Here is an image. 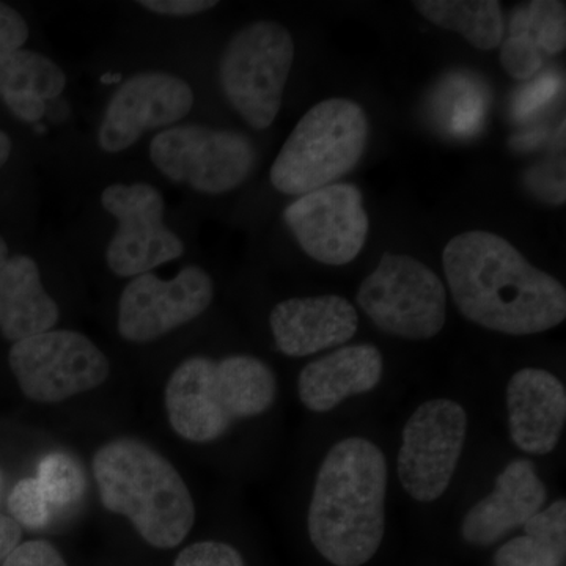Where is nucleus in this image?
<instances>
[{"label":"nucleus","mask_w":566,"mask_h":566,"mask_svg":"<svg viewBox=\"0 0 566 566\" xmlns=\"http://www.w3.org/2000/svg\"><path fill=\"white\" fill-rule=\"evenodd\" d=\"M29 39V25L20 11L0 2V59L22 50Z\"/></svg>","instance_id":"obj_29"},{"label":"nucleus","mask_w":566,"mask_h":566,"mask_svg":"<svg viewBox=\"0 0 566 566\" xmlns=\"http://www.w3.org/2000/svg\"><path fill=\"white\" fill-rule=\"evenodd\" d=\"M7 505L20 526L40 531L51 521L52 504L36 476L22 479L10 491Z\"/></svg>","instance_id":"obj_25"},{"label":"nucleus","mask_w":566,"mask_h":566,"mask_svg":"<svg viewBox=\"0 0 566 566\" xmlns=\"http://www.w3.org/2000/svg\"><path fill=\"white\" fill-rule=\"evenodd\" d=\"M59 318L61 311L44 290L35 260L9 256L0 268V334L17 344L51 331Z\"/></svg>","instance_id":"obj_20"},{"label":"nucleus","mask_w":566,"mask_h":566,"mask_svg":"<svg viewBox=\"0 0 566 566\" xmlns=\"http://www.w3.org/2000/svg\"><path fill=\"white\" fill-rule=\"evenodd\" d=\"M415 6L424 20L460 33L475 50H495L504 40V11L495 0H422Z\"/></svg>","instance_id":"obj_22"},{"label":"nucleus","mask_w":566,"mask_h":566,"mask_svg":"<svg viewBox=\"0 0 566 566\" xmlns=\"http://www.w3.org/2000/svg\"><path fill=\"white\" fill-rule=\"evenodd\" d=\"M11 148H13V144H11L9 134L0 132V169L9 161Z\"/></svg>","instance_id":"obj_33"},{"label":"nucleus","mask_w":566,"mask_h":566,"mask_svg":"<svg viewBox=\"0 0 566 566\" xmlns=\"http://www.w3.org/2000/svg\"><path fill=\"white\" fill-rule=\"evenodd\" d=\"M2 566H69L62 554L44 539L22 543L7 557Z\"/></svg>","instance_id":"obj_28"},{"label":"nucleus","mask_w":566,"mask_h":566,"mask_svg":"<svg viewBox=\"0 0 566 566\" xmlns=\"http://www.w3.org/2000/svg\"><path fill=\"white\" fill-rule=\"evenodd\" d=\"M22 528L11 516L0 513V565L21 545Z\"/></svg>","instance_id":"obj_32"},{"label":"nucleus","mask_w":566,"mask_h":566,"mask_svg":"<svg viewBox=\"0 0 566 566\" xmlns=\"http://www.w3.org/2000/svg\"><path fill=\"white\" fill-rule=\"evenodd\" d=\"M174 566H245L241 554L222 542H200L182 549Z\"/></svg>","instance_id":"obj_26"},{"label":"nucleus","mask_w":566,"mask_h":566,"mask_svg":"<svg viewBox=\"0 0 566 566\" xmlns=\"http://www.w3.org/2000/svg\"><path fill=\"white\" fill-rule=\"evenodd\" d=\"M142 9L161 14V17H196L218 7L216 0H142Z\"/></svg>","instance_id":"obj_30"},{"label":"nucleus","mask_w":566,"mask_h":566,"mask_svg":"<svg viewBox=\"0 0 566 566\" xmlns=\"http://www.w3.org/2000/svg\"><path fill=\"white\" fill-rule=\"evenodd\" d=\"M214 283L199 266L182 268L170 281L147 273L134 277L118 301L117 327L132 344H150L208 311Z\"/></svg>","instance_id":"obj_13"},{"label":"nucleus","mask_w":566,"mask_h":566,"mask_svg":"<svg viewBox=\"0 0 566 566\" xmlns=\"http://www.w3.org/2000/svg\"><path fill=\"white\" fill-rule=\"evenodd\" d=\"M527 185L536 196L542 197L546 202L565 203L564 177H557L553 170H547V166L543 169H534V172L527 175Z\"/></svg>","instance_id":"obj_31"},{"label":"nucleus","mask_w":566,"mask_h":566,"mask_svg":"<svg viewBox=\"0 0 566 566\" xmlns=\"http://www.w3.org/2000/svg\"><path fill=\"white\" fill-rule=\"evenodd\" d=\"M442 266L465 319L505 335L546 333L566 318V290L501 234L471 230L442 252Z\"/></svg>","instance_id":"obj_1"},{"label":"nucleus","mask_w":566,"mask_h":566,"mask_svg":"<svg viewBox=\"0 0 566 566\" xmlns=\"http://www.w3.org/2000/svg\"><path fill=\"white\" fill-rule=\"evenodd\" d=\"M526 535L499 547L495 566H562L566 554V502H554L524 524Z\"/></svg>","instance_id":"obj_23"},{"label":"nucleus","mask_w":566,"mask_h":566,"mask_svg":"<svg viewBox=\"0 0 566 566\" xmlns=\"http://www.w3.org/2000/svg\"><path fill=\"white\" fill-rule=\"evenodd\" d=\"M151 163L169 180L219 196L251 177L256 150L248 136L202 125H180L153 137Z\"/></svg>","instance_id":"obj_8"},{"label":"nucleus","mask_w":566,"mask_h":566,"mask_svg":"<svg viewBox=\"0 0 566 566\" xmlns=\"http://www.w3.org/2000/svg\"><path fill=\"white\" fill-rule=\"evenodd\" d=\"M104 210L117 222L106 262L118 277H137L185 253V244L164 222L163 193L148 182L107 186L102 193Z\"/></svg>","instance_id":"obj_10"},{"label":"nucleus","mask_w":566,"mask_h":566,"mask_svg":"<svg viewBox=\"0 0 566 566\" xmlns=\"http://www.w3.org/2000/svg\"><path fill=\"white\" fill-rule=\"evenodd\" d=\"M357 304L379 331L406 340H428L446 326V285L415 256L385 253L360 283Z\"/></svg>","instance_id":"obj_7"},{"label":"nucleus","mask_w":566,"mask_h":566,"mask_svg":"<svg viewBox=\"0 0 566 566\" xmlns=\"http://www.w3.org/2000/svg\"><path fill=\"white\" fill-rule=\"evenodd\" d=\"M270 326L279 352L305 357L352 340L359 316L354 305L338 294L292 297L271 311Z\"/></svg>","instance_id":"obj_15"},{"label":"nucleus","mask_w":566,"mask_h":566,"mask_svg":"<svg viewBox=\"0 0 566 566\" xmlns=\"http://www.w3.org/2000/svg\"><path fill=\"white\" fill-rule=\"evenodd\" d=\"M283 221L301 249L327 266L356 260L370 232L363 192L349 182H334L297 197L283 211Z\"/></svg>","instance_id":"obj_12"},{"label":"nucleus","mask_w":566,"mask_h":566,"mask_svg":"<svg viewBox=\"0 0 566 566\" xmlns=\"http://www.w3.org/2000/svg\"><path fill=\"white\" fill-rule=\"evenodd\" d=\"M387 463L368 439L353 436L324 457L308 505L312 545L334 566H363L386 532Z\"/></svg>","instance_id":"obj_2"},{"label":"nucleus","mask_w":566,"mask_h":566,"mask_svg":"<svg viewBox=\"0 0 566 566\" xmlns=\"http://www.w3.org/2000/svg\"><path fill=\"white\" fill-rule=\"evenodd\" d=\"M565 46V2L532 0L510 13L499 59L513 80L528 81L542 71L547 57L560 54Z\"/></svg>","instance_id":"obj_19"},{"label":"nucleus","mask_w":566,"mask_h":566,"mask_svg":"<svg viewBox=\"0 0 566 566\" xmlns=\"http://www.w3.org/2000/svg\"><path fill=\"white\" fill-rule=\"evenodd\" d=\"M275 395L274 371L259 357L234 354L212 360L193 356L170 375L164 403L175 433L185 441L208 444L238 420L264 415Z\"/></svg>","instance_id":"obj_4"},{"label":"nucleus","mask_w":566,"mask_h":566,"mask_svg":"<svg viewBox=\"0 0 566 566\" xmlns=\"http://www.w3.org/2000/svg\"><path fill=\"white\" fill-rule=\"evenodd\" d=\"M294 63V40L274 21H255L234 33L219 61V84L253 129L270 128L281 112Z\"/></svg>","instance_id":"obj_6"},{"label":"nucleus","mask_w":566,"mask_h":566,"mask_svg":"<svg viewBox=\"0 0 566 566\" xmlns=\"http://www.w3.org/2000/svg\"><path fill=\"white\" fill-rule=\"evenodd\" d=\"M385 359L375 345H352L312 360L297 379L308 411L329 412L353 395L370 392L381 381Z\"/></svg>","instance_id":"obj_18"},{"label":"nucleus","mask_w":566,"mask_h":566,"mask_svg":"<svg viewBox=\"0 0 566 566\" xmlns=\"http://www.w3.org/2000/svg\"><path fill=\"white\" fill-rule=\"evenodd\" d=\"M509 430L517 449L547 455L560 441L566 390L560 379L539 368L516 371L506 386Z\"/></svg>","instance_id":"obj_16"},{"label":"nucleus","mask_w":566,"mask_h":566,"mask_svg":"<svg viewBox=\"0 0 566 566\" xmlns=\"http://www.w3.org/2000/svg\"><path fill=\"white\" fill-rule=\"evenodd\" d=\"M9 364L22 394L46 405L98 389L111 374L106 354L87 335L66 329L17 342Z\"/></svg>","instance_id":"obj_9"},{"label":"nucleus","mask_w":566,"mask_h":566,"mask_svg":"<svg viewBox=\"0 0 566 566\" xmlns=\"http://www.w3.org/2000/svg\"><path fill=\"white\" fill-rule=\"evenodd\" d=\"M558 88H560V81L553 74H545L526 85L516 96L515 106H513L516 117H531L536 111L543 109L554 98Z\"/></svg>","instance_id":"obj_27"},{"label":"nucleus","mask_w":566,"mask_h":566,"mask_svg":"<svg viewBox=\"0 0 566 566\" xmlns=\"http://www.w3.org/2000/svg\"><path fill=\"white\" fill-rule=\"evenodd\" d=\"M546 499L545 483L536 474L534 463L512 461L495 480L493 493L465 513L461 535L469 545H494L513 528L524 526L542 510Z\"/></svg>","instance_id":"obj_17"},{"label":"nucleus","mask_w":566,"mask_h":566,"mask_svg":"<svg viewBox=\"0 0 566 566\" xmlns=\"http://www.w3.org/2000/svg\"><path fill=\"white\" fill-rule=\"evenodd\" d=\"M468 434L463 406L449 398L424 401L405 424L398 479L417 502H434L452 482Z\"/></svg>","instance_id":"obj_11"},{"label":"nucleus","mask_w":566,"mask_h":566,"mask_svg":"<svg viewBox=\"0 0 566 566\" xmlns=\"http://www.w3.org/2000/svg\"><path fill=\"white\" fill-rule=\"evenodd\" d=\"M3 488H6V476H3L2 469H0V497H2Z\"/></svg>","instance_id":"obj_35"},{"label":"nucleus","mask_w":566,"mask_h":566,"mask_svg":"<svg viewBox=\"0 0 566 566\" xmlns=\"http://www.w3.org/2000/svg\"><path fill=\"white\" fill-rule=\"evenodd\" d=\"M36 480L52 506L76 504L85 491V475L81 464L65 452L48 453L39 463Z\"/></svg>","instance_id":"obj_24"},{"label":"nucleus","mask_w":566,"mask_h":566,"mask_svg":"<svg viewBox=\"0 0 566 566\" xmlns=\"http://www.w3.org/2000/svg\"><path fill=\"white\" fill-rule=\"evenodd\" d=\"M65 87L61 66L40 52L20 50L0 59V98L22 122L41 120L48 103L57 99Z\"/></svg>","instance_id":"obj_21"},{"label":"nucleus","mask_w":566,"mask_h":566,"mask_svg":"<svg viewBox=\"0 0 566 566\" xmlns=\"http://www.w3.org/2000/svg\"><path fill=\"white\" fill-rule=\"evenodd\" d=\"M370 123L360 104L329 98L305 112L271 167V185L286 196H305L340 180L363 158Z\"/></svg>","instance_id":"obj_5"},{"label":"nucleus","mask_w":566,"mask_h":566,"mask_svg":"<svg viewBox=\"0 0 566 566\" xmlns=\"http://www.w3.org/2000/svg\"><path fill=\"white\" fill-rule=\"evenodd\" d=\"M93 479L102 504L125 516L145 543L172 549L196 523V504L180 472L139 439H112L96 450Z\"/></svg>","instance_id":"obj_3"},{"label":"nucleus","mask_w":566,"mask_h":566,"mask_svg":"<svg viewBox=\"0 0 566 566\" xmlns=\"http://www.w3.org/2000/svg\"><path fill=\"white\" fill-rule=\"evenodd\" d=\"M193 91L181 77L144 71L123 82L107 103L98 144L104 151L128 150L142 134L172 126L191 112Z\"/></svg>","instance_id":"obj_14"},{"label":"nucleus","mask_w":566,"mask_h":566,"mask_svg":"<svg viewBox=\"0 0 566 566\" xmlns=\"http://www.w3.org/2000/svg\"><path fill=\"white\" fill-rule=\"evenodd\" d=\"M7 260H9V245H7L6 240L0 237V268L6 264Z\"/></svg>","instance_id":"obj_34"}]
</instances>
